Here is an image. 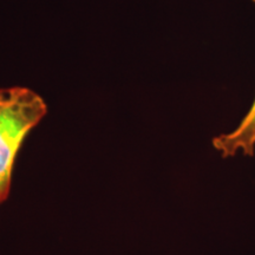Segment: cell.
Returning <instances> with one entry per match:
<instances>
[{
    "label": "cell",
    "instance_id": "1",
    "mask_svg": "<svg viewBox=\"0 0 255 255\" xmlns=\"http://www.w3.org/2000/svg\"><path fill=\"white\" fill-rule=\"evenodd\" d=\"M46 111L45 102L31 89L0 88V203L8 196L19 149Z\"/></svg>",
    "mask_w": 255,
    "mask_h": 255
},
{
    "label": "cell",
    "instance_id": "2",
    "mask_svg": "<svg viewBox=\"0 0 255 255\" xmlns=\"http://www.w3.org/2000/svg\"><path fill=\"white\" fill-rule=\"evenodd\" d=\"M213 146L223 157L253 155L255 152V98L251 109L239 126L231 132L221 133L213 139Z\"/></svg>",
    "mask_w": 255,
    "mask_h": 255
},
{
    "label": "cell",
    "instance_id": "3",
    "mask_svg": "<svg viewBox=\"0 0 255 255\" xmlns=\"http://www.w3.org/2000/svg\"><path fill=\"white\" fill-rule=\"evenodd\" d=\"M253 1H255V0H253Z\"/></svg>",
    "mask_w": 255,
    "mask_h": 255
}]
</instances>
